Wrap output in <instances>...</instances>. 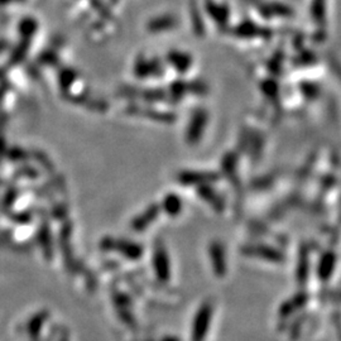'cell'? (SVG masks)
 Listing matches in <instances>:
<instances>
[{
    "mask_svg": "<svg viewBox=\"0 0 341 341\" xmlns=\"http://www.w3.org/2000/svg\"><path fill=\"white\" fill-rule=\"evenodd\" d=\"M211 317H213V307L210 304L203 305L201 309L197 312L196 317L194 321V337L196 340L202 339L205 335L206 330L209 329V325L211 323Z\"/></svg>",
    "mask_w": 341,
    "mask_h": 341,
    "instance_id": "1",
    "label": "cell"
},
{
    "mask_svg": "<svg viewBox=\"0 0 341 341\" xmlns=\"http://www.w3.org/2000/svg\"><path fill=\"white\" fill-rule=\"evenodd\" d=\"M210 258L213 262V268L216 276H224L226 271L225 264V250L220 243H214L210 247Z\"/></svg>",
    "mask_w": 341,
    "mask_h": 341,
    "instance_id": "2",
    "label": "cell"
},
{
    "mask_svg": "<svg viewBox=\"0 0 341 341\" xmlns=\"http://www.w3.org/2000/svg\"><path fill=\"white\" fill-rule=\"evenodd\" d=\"M155 267L158 276L162 279H168L169 277V267H168V258L164 250L158 249L156 250L155 254Z\"/></svg>",
    "mask_w": 341,
    "mask_h": 341,
    "instance_id": "3",
    "label": "cell"
},
{
    "mask_svg": "<svg viewBox=\"0 0 341 341\" xmlns=\"http://www.w3.org/2000/svg\"><path fill=\"white\" fill-rule=\"evenodd\" d=\"M215 175H205V173H183L180 176V181L183 185H194V183H201L206 181L215 180Z\"/></svg>",
    "mask_w": 341,
    "mask_h": 341,
    "instance_id": "4",
    "label": "cell"
},
{
    "mask_svg": "<svg viewBox=\"0 0 341 341\" xmlns=\"http://www.w3.org/2000/svg\"><path fill=\"white\" fill-rule=\"evenodd\" d=\"M335 268V257L332 254H326L325 257L321 259L320 268H318V273L323 279H327L331 277L332 271Z\"/></svg>",
    "mask_w": 341,
    "mask_h": 341,
    "instance_id": "5",
    "label": "cell"
},
{
    "mask_svg": "<svg viewBox=\"0 0 341 341\" xmlns=\"http://www.w3.org/2000/svg\"><path fill=\"white\" fill-rule=\"evenodd\" d=\"M253 252L254 253H250V254L258 255V257H262L264 259L273 260V262H279V260L282 259L279 253H277L276 250H272L269 248H258L257 247L255 249H253Z\"/></svg>",
    "mask_w": 341,
    "mask_h": 341,
    "instance_id": "6",
    "label": "cell"
},
{
    "mask_svg": "<svg viewBox=\"0 0 341 341\" xmlns=\"http://www.w3.org/2000/svg\"><path fill=\"white\" fill-rule=\"evenodd\" d=\"M200 191H201V192H200V194H201V196L203 197V199L207 200V202H210L213 207L217 209V210H220V209L222 207V206H221V200H220V197L217 196V195L214 194V192L211 191L210 188H206V187H202V188L200 190Z\"/></svg>",
    "mask_w": 341,
    "mask_h": 341,
    "instance_id": "7",
    "label": "cell"
},
{
    "mask_svg": "<svg viewBox=\"0 0 341 341\" xmlns=\"http://www.w3.org/2000/svg\"><path fill=\"white\" fill-rule=\"evenodd\" d=\"M180 209H181V201L178 197L169 196L168 199H166V210L168 211L169 214L176 215V214H178Z\"/></svg>",
    "mask_w": 341,
    "mask_h": 341,
    "instance_id": "8",
    "label": "cell"
}]
</instances>
